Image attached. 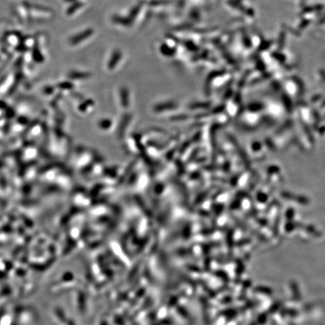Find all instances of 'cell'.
Segmentation results:
<instances>
[{
    "label": "cell",
    "instance_id": "7a4b0ae2",
    "mask_svg": "<svg viewBox=\"0 0 325 325\" xmlns=\"http://www.w3.org/2000/svg\"><path fill=\"white\" fill-rule=\"evenodd\" d=\"M119 57H120V53L114 54V55L112 57V59H111V61L109 63V66H113L115 65L116 63H118L117 60L119 59Z\"/></svg>",
    "mask_w": 325,
    "mask_h": 325
},
{
    "label": "cell",
    "instance_id": "6da1fadb",
    "mask_svg": "<svg viewBox=\"0 0 325 325\" xmlns=\"http://www.w3.org/2000/svg\"><path fill=\"white\" fill-rule=\"evenodd\" d=\"M91 34V31H90V30L83 32V33H80L79 35L78 34L76 37H74V38L71 40L72 44V43L73 44H77V43H78L79 42H81V41L84 40V39H87Z\"/></svg>",
    "mask_w": 325,
    "mask_h": 325
}]
</instances>
